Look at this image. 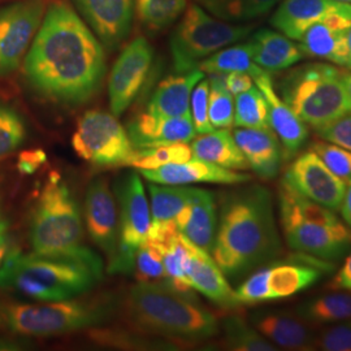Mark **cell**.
<instances>
[{
	"label": "cell",
	"mask_w": 351,
	"mask_h": 351,
	"mask_svg": "<svg viewBox=\"0 0 351 351\" xmlns=\"http://www.w3.org/2000/svg\"><path fill=\"white\" fill-rule=\"evenodd\" d=\"M104 52L85 23L65 3L51 4L25 59V75L51 101L80 104L101 86Z\"/></svg>",
	"instance_id": "cell-1"
},
{
	"label": "cell",
	"mask_w": 351,
	"mask_h": 351,
	"mask_svg": "<svg viewBox=\"0 0 351 351\" xmlns=\"http://www.w3.org/2000/svg\"><path fill=\"white\" fill-rule=\"evenodd\" d=\"M274 201L261 185L232 191L223 199L213 254L229 278H239L281 254Z\"/></svg>",
	"instance_id": "cell-2"
},
{
	"label": "cell",
	"mask_w": 351,
	"mask_h": 351,
	"mask_svg": "<svg viewBox=\"0 0 351 351\" xmlns=\"http://www.w3.org/2000/svg\"><path fill=\"white\" fill-rule=\"evenodd\" d=\"M123 307L126 320L136 328L184 343H199L220 330L213 313L193 297L163 285L138 282L126 294Z\"/></svg>",
	"instance_id": "cell-3"
},
{
	"label": "cell",
	"mask_w": 351,
	"mask_h": 351,
	"mask_svg": "<svg viewBox=\"0 0 351 351\" xmlns=\"http://www.w3.org/2000/svg\"><path fill=\"white\" fill-rule=\"evenodd\" d=\"M101 276L88 264L73 259L11 250L0 267V288L40 302L68 301L91 290Z\"/></svg>",
	"instance_id": "cell-4"
},
{
	"label": "cell",
	"mask_w": 351,
	"mask_h": 351,
	"mask_svg": "<svg viewBox=\"0 0 351 351\" xmlns=\"http://www.w3.org/2000/svg\"><path fill=\"white\" fill-rule=\"evenodd\" d=\"M81 216L69 189L52 173L45 186L32 221L33 252L40 256L73 259L103 274L101 258L82 243Z\"/></svg>",
	"instance_id": "cell-5"
},
{
	"label": "cell",
	"mask_w": 351,
	"mask_h": 351,
	"mask_svg": "<svg viewBox=\"0 0 351 351\" xmlns=\"http://www.w3.org/2000/svg\"><path fill=\"white\" fill-rule=\"evenodd\" d=\"M348 69L332 63L294 66L280 81V97L315 132L351 112L345 85Z\"/></svg>",
	"instance_id": "cell-6"
},
{
	"label": "cell",
	"mask_w": 351,
	"mask_h": 351,
	"mask_svg": "<svg viewBox=\"0 0 351 351\" xmlns=\"http://www.w3.org/2000/svg\"><path fill=\"white\" fill-rule=\"evenodd\" d=\"M108 316L110 310L101 304L73 300L0 304V328L26 337L62 336L99 326Z\"/></svg>",
	"instance_id": "cell-7"
},
{
	"label": "cell",
	"mask_w": 351,
	"mask_h": 351,
	"mask_svg": "<svg viewBox=\"0 0 351 351\" xmlns=\"http://www.w3.org/2000/svg\"><path fill=\"white\" fill-rule=\"evenodd\" d=\"M254 25L220 20L191 4L171 38V53L177 73L198 68L202 60L224 47L249 37Z\"/></svg>",
	"instance_id": "cell-8"
},
{
	"label": "cell",
	"mask_w": 351,
	"mask_h": 351,
	"mask_svg": "<svg viewBox=\"0 0 351 351\" xmlns=\"http://www.w3.org/2000/svg\"><path fill=\"white\" fill-rule=\"evenodd\" d=\"M72 146L82 160L98 167L129 165L136 151L116 116L101 111H88L80 119Z\"/></svg>",
	"instance_id": "cell-9"
},
{
	"label": "cell",
	"mask_w": 351,
	"mask_h": 351,
	"mask_svg": "<svg viewBox=\"0 0 351 351\" xmlns=\"http://www.w3.org/2000/svg\"><path fill=\"white\" fill-rule=\"evenodd\" d=\"M280 224L290 249L336 261L351 250V229L342 221L322 224L306 220L285 207L278 206Z\"/></svg>",
	"instance_id": "cell-10"
},
{
	"label": "cell",
	"mask_w": 351,
	"mask_h": 351,
	"mask_svg": "<svg viewBox=\"0 0 351 351\" xmlns=\"http://www.w3.org/2000/svg\"><path fill=\"white\" fill-rule=\"evenodd\" d=\"M45 0H21L0 11V77L19 68L42 24Z\"/></svg>",
	"instance_id": "cell-11"
},
{
	"label": "cell",
	"mask_w": 351,
	"mask_h": 351,
	"mask_svg": "<svg viewBox=\"0 0 351 351\" xmlns=\"http://www.w3.org/2000/svg\"><path fill=\"white\" fill-rule=\"evenodd\" d=\"M281 181L307 199L335 213L339 211L346 190V182L330 172L313 150L295 155Z\"/></svg>",
	"instance_id": "cell-12"
},
{
	"label": "cell",
	"mask_w": 351,
	"mask_h": 351,
	"mask_svg": "<svg viewBox=\"0 0 351 351\" xmlns=\"http://www.w3.org/2000/svg\"><path fill=\"white\" fill-rule=\"evenodd\" d=\"M152 63V49L143 37L133 39L116 63L110 77V106L114 116L125 112L137 98Z\"/></svg>",
	"instance_id": "cell-13"
},
{
	"label": "cell",
	"mask_w": 351,
	"mask_h": 351,
	"mask_svg": "<svg viewBox=\"0 0 351 351\" xmlns=\"http://www.w3.org/2000/svg\"><path fill=\"white\" fill-rule=\"evenodd\" d=\"M254 84L263 93L268 106V120L284 151V160H291L301 151L308 137L307 125L290 110L275 88L272 73L255 65L250 73Z\"/></svg>",
	"instance_id": "cell-14"
},
{
	"label": "cell",
	"mask_w": 351,
	"mask_h": 351,
	"mask_svg": "<svg viewBox=\"0 0 351 351\" xmlns=\"http://www.w3.org/2000/svg\"><path fill=\"white\" fill-rule=\"evenodd\" d=\"M85 216L90 237L108 262L112 261L120 246V224L116 202L106 180L97 178L88 185Z\"/></svg>",
	"instance_id": "cell-15"
},
{
	"label": "cell",
	"mask_w": 351,
	"mask_h": 351,
	"mask_svg": "<svg viewBox=\"0 0 351 351\" xmlns=\"http://www.w3.org/2000/svg\"><path fill=\"white\" fill-rule=\"evenodd\" d=\"M351 27V11L332 13L311 26L300 39L304 58L319 59L349 68L348 33Z\"/></svg>",
	"instance_id": "cell-16"
},
{
	"label": "cell",
	"mask_w": 351,
	"mask_h": 351,
	"mask_svg": "<svg viewBox=\"0 0 351 351\" xmlns=\"http://www.w3.org/2000/svg\"><path fill=\"white\" fill-rule=\"evenodd\" d=\"M121 206L120 242L137 250L150 234L151 210L149 201L138 175L126 176L119 189Z\"/></svg>",
	"instance_id": "cell-17"
},
{
	"label": "cell",
	"mask_w": 351,
	"mask_h": 351,
	"mask_svg": "<svg viewBox=\"0 0 351 351\" xmlns=\"http://www.w3.org/2000/svg\"><path fill=\"white\" fill-rule=\"evenodd\" d=\"M142 176L150 182L162 185H189L198 182L241 185L251 180L249 175L199 159H190L184 163L167 164L152 171H142Z\"/></svg>",
	"instance_id": "cell-18"
},
{
	"label": "cell",
	"mask_w": 351,
	"mask_h": 351,
	"mask_svg": "<svg viewBox=\"0 0 351 351\" xmlns=\"http://www.w3.org/2000/svg\"><path fill=\"white\" fill-rule=\"evenodd\" d=\"M351 4L336 0H280L271 25L287 37L298 40L303 34L332 13L349 12Z\"/></svg>",
	"instance_id": "cell-19"
},
{
	"label": "cell",
	"mask_w": 351,
	"mask_h": 351,
	"mask_svg": "<svg viewBox=\"0 0 351 351\" xmlns=\"http://www.w3.org/2000/svg\"><path fill=\"white\" fill-rule=\"evenodd\" d=\"M129 138L137 149H146L195 138L191 114L177 117H158L145 112L136 117L128 129Z\"/></svg>",
	"instance_id": "cell-20"
},
{
	"label": "cell",
	"mask_w": 351,
	"mask_h": 351,
	"mask_svg": "<svg viewBox=\"0 0 351 351\" xmlns=\"http://www.w3.org/2000/svg\"><path fill=\"white\" fill-rule=\"evenodd\" d=\"M176 226L191 243L211 254L217 230L216 203L213 193L194 188L188 204L176 216Z\"/></svg>",
	"instance_id": "cell-21"
},
{
	"label": "cell",
	"mask_w": 351,
	"mask_h": 351,
	"mask_svg": "<svg viewBox=\"0 0 351 351\" xmlns=\"http://www.w3.org/2000/svg\"><path fill=\"white\" fill-rule=\"evenodd\" d=\"M233 137L246 158L249 168L265 180L275 178L284 160V151L276 133L271 129L237 128Z\"/></svg>",
	"instance_id": "cell-22"
},
{
	"label": "cell",
	"mask_w": 351,
	"mask_h": 351,
	"mask_svg": "<svg viewBox=\"0 0 351 351\" xmlns=\"http://www.w3.org/2000/svg\"><path fill=\"white\" fill-rule=\"evenodd\" d=\"M88 24L108 47H116L128 36L134 0H77Z\"/></svg>",
	"instance_id": "cell-23"
},
{
	"label": "cell",
	"mask_w": 351,
	"mask_h": 351,
	"mask_svg": "<svg viewBox=\"0 0 351 351\" xmlns=\"http://www.w3.org/2000/svg\"><path fill=\"white\" fill-rule=\"evenodd\" d=\"M254 328L274 345L287 350H315L316 335L298 315L265 311L252 317Z\"/></svg>",
	"instance_id": "cell-24"
},
{
	"label": "cell",
	"mask_w": 351,
	"mask_h": 351,
	"mask_svg": "<svg viewBox=\"0 0 351 351\" xmlns=\"http://www.w3.org/2000/svg\"><path fill=\"white\" fill-rule=\"evenodd\" d=\"M189 280L194 290L223 308L234 310L242 306L211 254L194 243H191Z\"/></svg>",
	"instance_id": "cell-25"
},
{
	"label": "cell",
	"mask_w": 351,
	"mask_h": 351,
	"mask_svg": "<svg viewBox=\"0 0 351 351\" xmlns=\"http://www.w3.org/2000/svg\"><path fill=\"white\" fill-rule=\"evenodd\" d=\"M247 43L252 62L269 73L289 69L304 58L300 45L272 29L258 30Z\"/></svg>",
	"instance_id": "cell-26"
},
{
	"label": "cell",
	"mask_w": 351,
	"mask_h": 351,
	"mask_svg": "<svg viewBox=\"0 0 351 351\" xmlns=\"http://www.w3.org/2000/svg\"><path fill=\"white\" fill-rule=\"evenodd\" d=\"M202 78L204 73L199 68L167 77L155 90L146 112L158 117L190 114L191 93Z\"/></svg>",
	"instance_id": "cell-27"
},
{
	"label": "cell",
	"mask_w": 351,
	"mask_h": 351,
	"mask_svg": "<svg viewBox=\"0 0 351 351\" xmlns=\"http://www.w3.org/2000/svg\"><path fill=\"white\" fill-rule=\"evenodd\" d=\"M194 159L217 164L233 171H246L249 163L239 150L233 133L229 129H219L204 133L190 145Z\"/></svg>",
	"instance_id": "cell-28"
},
{
	"label": "cell",
	"mask_w": 351,
	"mask_h": 351,
	"mask_svg": "<svg viewBox=\"0 0 351 351\" xmlns=\"http://www.w3.org/2000/svg\"><path fill=\"white\" fill-rule=\"evenodd\" d=\"M297 315L310 326H326L351 319V291L335 290L303 302Z\"/></svg>",
	"instance_id": "cell-29"
},
{
	"label": "cell",
	"mask_w": 351,
	"mask_h": 351,
	"mask_svg": "<svg viewBox=\"0 0 351 351\" xmlns=\"http://www.w3.org/2000/svg\"><path fill=\"white\" fill-rule=\"evenodd\" d=\"M322 277V271L304 264H280L269 267L268 287L271 301L288 298L313 287Z\"/></svg>",
	"instance_id": "cell-30"
},
{
	"label": "cell",
	"mask_w": 351,
	"mask_h": 351,
	"mask_svg": "<svg viewBox=\"0 0 351 351\" xmlns=\"http://www.w3.org/2000/svg\"><path fill=\"white\" fill-rule=\"evenodd\" d=\"M150 230L176 223V216L188 204L194 188L185 185H162L151 182Z\"/></svg>",
	"instance_id": "cell-31"
},
{
	"label": "cell",
	"mask_w": 351,
	"mask_h": 351,
	"mask_svg": "<svg viewBox=\"0 0 351 351\" xmlns=\"http://www.w3.org/2000/svg\"><path fill=\"white\" fill-rule=\"evenodd\" d=\"M203 10L229 23H246L271 12L280 0H195Z\"/></svg>",
	"instance_id": "cell-32"
},
{
	"label": "cell",
	"mask_w": 351,
	"mask_h": 351,
	"mask_svg": "<svg viewBox=\"0 0 351 351\" xmlns=\"http://www.w3.org/2000/svg\"><path fill=\"white\" fill-rule=\"evenodd\" d=\"M256 64L252 62L249 43L228 46L202 60L198 68L208 75H226L232 72H245L250 75Z\"/></svg>",
	"instance_id": "cell-33"
},
{
	"label": "cell",
	"mask_w": 351,
	"mask_h": 351,
	"mask_svg": "<svg viewBox=\"0 0 351 351\" xmlns=\"http://www.w3.org/2000/svg\"><path fill=\"white\" fill-rule=\"evenodd\" d=\"M191 158V147L188 143L177 142L138 149L134 151V155L129 165L137 168L139 171H152L167 164L184 163L190 160Z\"/></svg>",
	"instance_id": "cell-34"
},
{
	"label": "cell",
	"mask_w": 351,
	"mask_h": 351,
	"mask_svg": "<svg viewBox=\"0 0 351 351\" xmlns=\"http://www.w3.org/2000/svg\"><path fill=\"white\" fill-rule=\"evenodd\" d=\"M234 125L237 128H259L269 126L268 106L263 93L256 86L236 95L234 103Z\"/></svg>",
	"instance_id": "cell-35"
},
{
	"label": "cell",
	"mask_w": 351,
	"mask_h": 351,
	"mask_svg": "<svg viewBox=\"0 0 351 351\" xmlns=\"http://www.w3.org/2000/svg\"><path fill=\"white\" fill-rule=\"evenodd\" d=\"M224 339L226 345L237 351H275L277 348L272 342L252 326H247L239 316H230L224 320Z\"/></svg>",
	"instance_id": "cell-36"
},
{
	"label": "cell",
	"mask_w": 351,
	"mask_h": 351,
	"mask_svg": "<svg viewBox=\"0 0 351 351\" xmlns=\"http://www.w3.org/2000/svg\"><path fill=\"white\" fill-rule=\"evenodd\" d=\"M208 116L213 129H229L234 124V101L224 84V75H210Z\"/></svg>",
	"instance_id": "cell-37"
},
{
	"label": "cell",
	"mask_w": 351,
	"mask_h": 351,
	"mask_svg": "<svg viewBox=\"0 0 351 351\" xmlns=\"http://www.w3.org/2000/svg\"><path fill=\"white\" fill-rule=\"evenodd\" d=\"M188 7V0H138L139 19L150 29L158 30L175 23Z\"/></svg>",
	"instance_id": "cell-38"
},
{
	"label": "cell",
	"mask_w": 351,
	"mask_h": 351,
	"mask_svg": "<svg viewBox=\"0 0 351 351\" xmlns=\"http://www.w3.org/2000/svg\"><path fill=\"white\" fill-rule=\"evenodd\" d=\"M134 274L138 282L156 284L168 288V280L164 268L163 252L160 247L147 239L136 252Z\"/></svg>",
	"instance_id": "cell-39"
},
{
	"label": "cell",
	"mask_w": 351,
	"mask_h": 351,
	"mask_svg": "<svg viewBox=\"0 0 351 351\" xmlns=\"http://www.w3.org/2000/svg\"><path fill=\"white\" fill-rule=\"evenodd\" d=\"M308 149L314 151L330 172L345 182L351 181V151L324 139H315L310 143Z\"/></svg>",
	"instance_id": "cell-40"
},
{
	"label": "cell",
	"mask_w": 351,
	"mask_h": 351,
	"mask_svg": "<svg viewBox=\"0 0 351 351\" xmlns=\"http://www.w3.org/2000/svg\"><path fill=\"white\" fill-rule=\"evenodd\" d=\"M25 134L21 117L12 108L0 104V160L21 146Z\"/></svg>",
	"instance_id": "cell-41"
},
{
	"label": "cell",
	"mask_w": 351,
	"mask_h": 351,
	"mask_svg": "<svg viewBox=\"0 0 351 351\" xmlns=\"http://www.w3.org/2000/svg\"><path fill=\"white\" fill-rule=\"evenodd\" d=\"M208 95H210V82L208 80L202 78L195 85L190 98V114L195 128V132L199 134L210 133L215 130L208 116Z\"/></svg>",
	"instance_id": "cell-42"
},
{
	"label": "cell",
	"mask_w": 351,
	"mask_h": 351,
	"mask_svg": "<svg viewBox=\"0 0 351 351\" xmlns=\"http://www.w3.org/2000/svg\"><path fill=\"white\" fill-rule=\"evenodd\" d=\"M315 350L351 351V319L326 326L315 337Z\"/></svg>",
	"instance_id": "cell-43"
},
{
	"label": "cell",
	"mask_w": 351,
	"mask_h": 351,
	"mask_svg": "<svg viewBox=\"0 0 351 351\" xmlns=\"http://www.w3.org/2000/svg\"><path fill=\"white\" fill-rule=\"evenodd\" d=\"M269 267L261 268L245 280L236 290V297L241 304H255L262 302L271 301L269 287H268Z\"/></svg>",
	"instance_id": "cell-44"
},
{
	"label": "cell",
	"mask_w": 351,
	"mask_h": 351,
	"mask_svg": "<svg viewBox=\"0 0 351 351\" xmlns=\"http://www.w3.org/2000/svg\"><path fill=\"white\" fill-rule=\"evenodd\" d=\"M93 339H97L101 343L106 345H114V346H137L138 349H167L164 346H169L168 342H159V341H149L141 339V336H132L125 333H114V332H93Z\"/></svg>",
	"instance_id": "cell-45"
},
{
	"label": "cell",
	"mask_w": 351,
	"mask_h": 351,
	"mask_svg": "<svg viewBox=\"0 0 351 351\" xmlns=\"http://www.w3.org/2000/svg\"><path fill=\"white\" fill-rule=\"evenodd\" d=\"M316 133L320 138L351 151V112L346 113Z\"/></svg>",
	"instance_id": "cell-46"
},
{
	"label": "cell",
	"mask_w": 351,
	"mask_h": 351,
	"mask_svg": "<svg viewBox=\"0 0 351 351\" xmlns=\"http://www.w3.org/2000/svg\"><path fill=\"white\" fill-rule=\"evenodd\" d=\"M47 160L45 151L27 150L23 151L19 156L17 168L23 175H33L37 172L38 168Z\"/></svg>",
	"instance_id": "cell-47"
},
{
	"label": "cell",
	"mask_w": 351,
	"mask_h": 351,
	"mask_svg": "<svg viewBox=\"0 0 351 351\" xmlns=\"http://www.w3.org/2000/svg\"><path fill=\"white\" fill-rule=\"evenodd\" d=\"M224 84L232 95H239L254 86V80L249 73L232 72L224 75Z\"/></svg>",
	"instance_id": "cell-48"
},
{
	"label": "cell",
	"mask_w": 351,
	"mask_h": 351,
	"mask_svg": "<svg viewBox=\"0 0 351 351\" xmlns=\"http://www.w3.org/2000/svg\"><path fill=\"white\" fill-rule=\"evenodd\" d=\"M328 289L333 291L335 290L351 291V252L345 264L342 265V268L337 272V275L333 277L332 281L328 284Z\"/></svg>",
	"instance_id": "cell-49"
},
{
	"label": "cell",
	"mask_w": 351,
	"mask_h": 351,
	"mask_svg": "<svg viewBox=\"0 0 351 351\" xmlns=\"http://www.w3.org/2000/svg\"><path fill=\"white\" fill-rule=\"evenodd\" d=\"M339 211H341L345 224L351 229V181L346 182V190H345L343 201H342Z\"/></svg>",
	"instance_id": "cell-50"
},
{
	"label": "cell",
	"mask_w": 351,
	"mask_h": 351,
	"mask_svg": "<svg viewBox=\"0 0 351 351\" xmlns=\"http://www.w3.org/2000/svg\"><path fill=\"white\" fill-rule=\"evenodd\" d=\"M24 346L23 342H17L13 339H0V350H19L23 349Z\"/></svg>",
	"instance_id": "cell-51"
},
{
	"label": "cell",
	"mask_w": 351,
	"mask_h": 351,
	"mask_svg": "<svg viewBox=\"0 0 351 351\" xmlns=\"http://www.w3.org/2000/svg\"><path fill=\"white\" fill-rule=\"evenodd\" d=\"M8 252V239H7V234H5V229L0 230V267L3 264V261L5 258Z\"/></svg>",
	"instance_id": "cell-52"
},
{
	"label": "cell",
	"mask_w": 351,
	"mask_h": 351,
	"mask_svg": "<svg viewBox=\"0 0 351 351\" xmlns=\"http://www.w3.org/2000/svg\"><path fill=\"white\" fill-rule=\"evenodd\" d=\"M345 85H346V91H348V99H349V104H350L351 110V71L348 69V73L345 77Z\"/></svg>",
	"instance_id": "cell-53"
},
{
	"label": "cell",
	"mask_w": 351,
	"mask_h": 351,
	"mask_svg": "<svg viewBox=\"0 0 351 351\" xmlns=\"http://www.w3.org/2000/svg\"><path fill=\"white\" fill-rule=\"evenodd\" d=\"M348 49H349V71H351V27L348 33Z\"/></svg>",
	"instance_id": "cell-54"
},
{
	"label": "cell",
	"mask_w": 351,
	"mask_h": 351,
	"mask_svg": "<svg viewBox=\"0 0 351 351\" xmlns=\"http://www.w3.org/2000/svg\"><path fill=\"white\" fill-rule=\"evenodd\" d=\"M1 229H5V223L0 220V230H1Z\"/></svg>",
	"instance_id": "cell-55"
},
{
	"label": "cell",
	"mask_w": 351,
	"mask_h": 351,
	"mask_svg": "<svg viewBox=\"0 0 351 351\" xmlns=\"http://www.w3.org/2000/svg\"><path fill=\"white\" fill-rule=\"evenodd\" d=\"M336 1H341V3H349V4H351V0H336Z\"/></svg>",
	"instance_id": "cell-56"
}]
</instances>
